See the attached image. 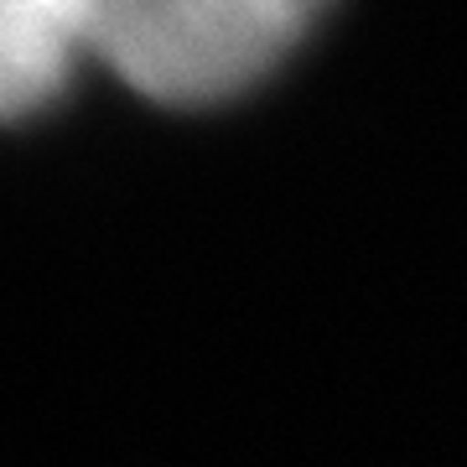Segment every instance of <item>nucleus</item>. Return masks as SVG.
Returning a JSON list of instances; mask_svg holds the SVG:
<instances>
[{
    "instance_id": "2",
    "label": "nucleus",
    "mask_w": 467,
    "mask_h": 467,
    "mask_svg": "<svg viewBox=\"0 0 467 467\" xmlns=\"http://www.w3.org/2000/svg\"><path fill=\"white\" fill-rule=\"evenodd\" d=\"M104 0H0V125L47 109L99 42Z\"/></svg>"
},
{
    "instance_id": "1",
    "label": "nucleus",
    "mask_w": 467,
    "mask_h": 467,
    "mask_svg": "<svg viewBox=\"0 0 467 467\" xmlns=\"http://www.w3.org/2000/svg\"><path fill=\"white\" fill-rule=\"evenodd\" d=\"M327 0H104L94 57L156 104H218L265 78Z\"/></svg>"
}]
</instances>
